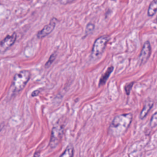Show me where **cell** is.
<instances>
[{
	"label": "cell",
	"instance_id": "4fadbf2b",
	"mask_svg": "<svg viewBox=\"0 0 157 157\" xmlns=\"http://www.w3.org/2000/svg\"><path fill=\"white\" fill-rule=\"evenodd\" d=\"M56 55L55 53H53L52 55H51L49 59H48V61H47V63L45 64V67H48L52 64V63L54 61V60L56 58Z\"/></svg>",
	"mask_w": 157,
	"mask_h": 157
},
{
	"label": "cell",
	"instance_id": "6da1fadb",
	"mask_svg": "<svg viewBox=\"0 0 157 157\" xmlns=\"http://www.w3.org/2000/svg\"><path fill=\"white\" fill-rule=\"evenodd\" d=\"M132 115L131 113H124L115 116L108 129L109 134L113 137L123 135L131 123Z\"/></svg>",
	"mask_w": 157,
	"mask_h": 157
},
{
	"label": "cell",
	"instance_id": "5bb4252c",
	"mask_svg": "<svg viewBox=\"0 0 157 157\" xmlns=\"http://www.w3.org/2000/svg\"><path fill=\"white\" fill-rule=\"evenodd\" d=\"M94 29V25L93 23H88L86 27V34H88L91 33Z\"/></svg>",
	"mask_w": 157,
	"mask_h": 157
},
{
	"label": "cell",
	"instance_id": "ac0fdd59",
	"mask_svg": "<svg viewBox=\"0 0 157 157\" xmlns=\"http://www.w3.org/2000/svg\"><path fill=\"white\" fill-rule=\"evenodd\" d=\"M156 21H157V16H156Z\"/></svg>",
	"mask_w": 157,
	"mask_h": 157
},
{
	"label": "cell",
	"instance_id": "30bf717a",
	"mask_svg": "<svg viewBox=\"0 0 157 157\" xmlns=\"http://www.w3.org/2000/svg\"><path fill=\"white\" fill-rule=\"evenodd\" d=\"M157 11V0H153L148 8L147 14L150 17L153 16Z\"/></svg>",
	"mask_w": 157,
	"mask_h": 157
},
{
	"label": "cell",
	"instance_id": "3957f363",
	"mask_svg": "<svg viewBox=\"0 0 157 157\" xmlns=\"http://www.w3.org/2000/svg\"><path fill=\"white\" fill-rule=\"evenodd\" d=\"M110 37L107 35L102 36L98 37L94 42L91 50V56L93 58H97L102 55L105 48Z\"/></svg>",
	"mask_w": 157,
	"mask_h": 157
},
{
	"label": "cell",
	"instance_id": "d6986e66",
	"mask_svg": "<svg viewBox=\"0 0 157 157\" xmlns=\"http://www.w3.org/2000/svg\"><path fill=\"white\" fill-rule=\"evenodd\" d=\"M112 1H115V0H112Z\"/></svg>",
	"mask_w": 157,
	"mask_h": 157
},
{
	"label": "cell",
	"instance_id": "2e32d148",
	"mask_svg": "<svg viewBox=\"0 0 157 157\" xmlns=\"http://www.w3.org/2000/svg\"><path fill=\"white\" fill-rule=\"evenodd\" d=\"M75 0H59L60 2L62 4H69V3H71L72 2H73Z\"/></svg>",
	"mask_w": 157,
	"mask_h": 157
},
{
	"label": "cell",
	"instance_id": "7a4b0ae2",
	"mask_svg": "<svg viewBox=\"0 0 157 157\" xmlns=\"http://www.w3.org/2000/svg\"><path fill=\"white\" fill-rule=\"evenodd\" d=\"M31 77V72L28 70H23L17 73L12 80L10 90L13 94L21 91L26 85Z\"/></svg>",
	"mask_w": 157,
	"mask_h": 157
},
{
	"label": "cell",
	"instance_id": "5b68a950",
	"mask_svg": "<svg viewBox=\"0 0 157 157\" xmlns=\"http://www.w3.org/2000/svg\"><path fill=\"white\" fill-rule=\"evenodd\" d=\"M151 52V48L150 43L148 40H147L144 42L139 56V61L140 65H143L147 61L150 56Z\"/></svg>",
	"mask_w": 157,
	"mask_h": 157
},
{
	"label": "cell",
	"instance_id": "277c9868",
	"mask_svg": "<svg viewBox=\"0 0 157 157\" xmlns=\"http://www.w3.org/2000/svg\"><path fill=\"white\" fill-rule=\"evenodd\" d=\"M63 134H64L63 126L59 124H56L53 127L51 132L50 139L48 144L50 148H55L58 145L59 143L61 140Z\"/></svg>",
	"mask_w": 157,
	"mask_h": 157
},
{
	"label": "cell",
	"instance_id": "52a82bcc",
	"mask_svg": "<svg viewBox=\"0 0 157 157\" xmlns=\"http://www.w3.org/2000/svg\"><path fill=\"white\" fill-rule=\"evenodd\" d=\"M16 38V34L13 33L11 36H7L4 39H2L0 44L1 52H4L7 50L9 47H10L15 42Z\"/></svg>",
	"mask_w": 157,
	"mask_h": 157
},
{
	"label": "cell",
	"instance_id": "9a60e30c",
	"mask_svg": "<svg viewBox=\"0 0 157 157\" xmlns=\"http://www.w3.org/2000/svg\"><path fill=\"white\" fill-rule=\"evenodd\" d=\"M134 83V82H130V83H128V84L124 86V90H125V91H126V94L128 95V94H129V93H130V91H131V88H132V87Z\"/></svg>",
	"mask_w": 157,
	"mask_h": 157
},
{
	"label": "cell",
	"instance_id": "7c38bea8",
	"mask_svg": "<svg viewBox=\"0 0 157 157\" xmlns=\"http://www.w3.org/2000/svg\"><path fill=\"white\" fill-rule=\"evenodd\" d=\"M150 126L152 131H156L157 129V112L152 115L150 121Z\"/></svg>",
	"mask_w": 157,
	"mask_h": 157
},
{
	"label": "cell",
	"instance_id": "8fae6325",
	"mask_svg": "<svg viewBox=\"0 0 157 157\" xmlns=\"http://www.w3.org/2000/svg\"><path fill=\"white\" fill-rule=\"evenodd\" d=\"M74 149L72 145L67 146L59 157H74Z\"/></svg>",
	"mask_w": 157,
	"mask_h": 157
},
{
	"label": "cell",
	"instance_id": "e0dca14e",
	"mask_svg": "<svg viewBox=\"0 0 157 157\" xmlns=\"http://www.w3.org/2000/svg\"><path fill=\"white\" fill-rule=\"evenodd\" d=\"M39 93H40V91H39V90H35V91H34L31 93V96H32V97L37 96Z\"/></svg>",
	"mask_w": 157,
	"mask_h": 157
},
{
	"label": "cell",
	"instance_id": "ba28073f",
	"mask_svg": "<svg viewBox=\"0 0 157 157\" xmlns=\"http://www.w3.org/2000/svg\"><path fill=\"white\" fill-rule=\"evenodd\" d=\"M153 105V102L151 101H148L145 102L139 115V117L140 119L142 120L144 119L147 115V114L152 108Z\"/></svg>",
	"mask_w": 157,
	"mask_h": 157
},
{
	"label": "cell",
	"instance_id": "9c48e42d",
	"mask_svg": "<svg viewBox=\"0 0 157 157\" xmlns=\"http://www.w3.org/2000/svg\"><path fill=\"white\" fill-rule=\"evenodd\" d=\"M113 70V66H110L107 70L102 75V76L101 77L99 81V86H101V85H103L105 83V82H107V79L109 78L110 75L111 74V73L112 72Z\"/></svg>",
	"mask_w": 157,
	"mask_h": 157
},
{
	"label": "cell",
	"instance_id": "8992f818",
	"mask_svg": "<svg viewBox=\"0 0 157 157\" xmlns=\"http://www.w3.org/2000/svg\"><path fill=\"white\" fill-rule=\"evenodd\" d=\"M58 22L57 19L53 18L50 20V22L49 24L45 25L42 30H40V31H39L37 33V36L38 38L41 39L43 38L45 36H47V35H48L55 28V25L56 24V23Z\"/></svg>",
	"mask_w": 157,
	"mask_h": 157
}]
</instances>
